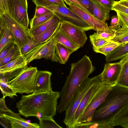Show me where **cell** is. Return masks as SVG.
<instances>
[{
  "instance_id": "27",
  "label": "cell",
  "mask_w": 128,
  "mask_h": 128,
  "mask_svg": "<svg viewBox=\"0 0 128 128\" xmlns=\"http://www.w3.org/2000/svg\"><path fill=\"white\" fill-rule=\"evenodd\" d=\"M112 122L91 121L77 123L75 128H113Z\"/></svg>"
},
{
  "instance_id": "52",
  "label": "cell",
  "mask_w": 128,
  "mask_h": 128,
  "mask_svg": "<svg viewBox=\"0 0 128 128\" xmlns=\"http://www.w3.org/2000/svg\"><path fill=\"white\" fill-rule=\"evenodd\" d=\"M127 0L128 2V0Z\"/></svg>"
},
{
  "instance_id": "40",
  "label": "cell",
  "mask_w": 128,
  "mask_h": 128,
  "mask_svg": "<svg viewBox=\"0 0 128 128\" xmlns=\"http://www.w3.org/2000/svg\"><path fill=\"white\" fill-rule=\"evenodd\" d=\"M116 13L117 16L118 18L120 26H124L128 28V16L126 15L117 11H115Z\"/></svg>"
},
{
  "instance_id": "23",
  "label": "cell",
  "mask_w": 128,
  "mask_h": 128,
  "mask_svg": "<svg viewBox=\"0 0 128 128\" xmlns=\"http://www.w3.org/2000/svg\"><path fill=\"white\" fill-rule=\"evenodd\" d=\"M112 122L114 126H120L128 128V104L115 116Z\"/></svg>"
},
{
  "instance_id": "4",
  "label": "cell",
  "mask_w": 128,
  "mask_h": 128,
  "mask_svg": "<svg viewBox=\"0 0 128 128\" xmlns=\"http://www.w3.org/2000/svg\"><path fill=\"white\" fill-rule=\"evenodd\" d=\"M100 82V74L92 78H88L83 82L65 110L63 122L67 128H75V114L82 99L93 85Z\"/></svg>"
},
{
  "instance_id": "24",
  "label": "cell",
  "mask_w": 128,
  "mask_h": 128,
  "mask_svg": "<svg viewBox=\"0 0 128 128\" xmlns=\"http://www.w3.org/2000/svg\"><path fill=\"white\" fill-rule=\"evenodd\" d=\"M52 38L55 39L56 42L60 43L74 51L80 48L73 43L59 28Z\"/></svg>"
},
{
  "instance_id": "28",
  "label": "cell",
  "mask_w": 128,
  "mask_h": 128,
  "mask_svg": "<svg viewBox=\"0 0 128 128\" xmlns=\"http://www.w3.org/2000/svg\"><path fill=\"white\" fill-rule=\"evenodd\" d=\"M21 56H22L20 48L16 43L10 51L0 62V67L12 61Z\"/></svg>"
},
{
  "instance_id": "35",
  "label": "cell",
  "mask_w": 128,
  "mask_h": 128,
  "mask_svg": "<svg viewBox=\"0 0 128 128\" xmlns=\"http://www.w3.org/2000/svg\"><path fill=\"white\" fill-rule=\"evenodd\" d=\"M0 87L3 97L8 96L12 98L14 96H17V93L9 86L8 82L0 80Z\"/></svg>"
},
{
  "instance_id": "31",
  "label": "cell",
  "mask_w": 128,
  "mask_h": 128,
  "mask_svg": "<svg viewBox=\"0 0 128 128\" xmlns=\"http://www.w3.org/2000/svg\"><path fill=\"white\" fill-rule=\"evenodd\" d=\"M120 44L109 41L102 46L93 49L96 52L102 54L106 56L110 53Z\"/></svg>"
},
{
  "instance_id": "49",
  "label": "cell",
  "mask_w": 128,
  "mask_h": 128,
  "mask_svg": "<svg viewBox=\"0 0 128 128\" xmlns=\"http://www.w3.org/2000/svg\"><path fill=\"white\" fill-rule=\"evenodd\" d=\"M63 0L68 6L72 3L78 5L88 12L86 9L80 3L78 0Z\"/></svg>"
},
{
  "instance_id": "17",
  "label": "cell",
  "mask_w": 128,
  "mask_h": 128,
  "mask_svg": "<svg viewBox=\"0 0 128 128\" xmlns=\"http://www.w3.org/2000/svg\"><path fill=\"white\" fill-rule=\"evenodd\" d=\"M94 14V16L104 22L110 19V10L103 5L98 0H90Z\"/></svg>"
},
{
  "instance_id": "32",
  "label": "cell",
  "mask_w": 128,
  "mask_h": 128,
  "mask_svg": "<svg viewBox=\"0 0 128 128\" xmlns=\"http://www.w3.org/2000/svg\"><path fill=\"white\" fill-rule=\"evenodd\" d=\"M54 15L52 12L38 16L33 17L30 22V30L44 23L50 19Z\"/></svg>"
},
{
  "instance_id": "21",
  "label": "cell",
  "mask_w": 128,
  "mask_h": 128,
  "mask_svg": "<svg viewBox=\"0 0 128 128\" xmlns=\"http://www.w3.org/2000/svg\"><path fill=\"white\" fill-rule=\"evenodd\" d=\"M128 54V42L120 44L106 56V61L109 62L122 59Z\"/></svg>"
},
{
  "instance_id": "22",
  "label": "cell",
  "mask_w": 128,
  "mask_h": 128,
  "mask_svg": "<svg viewBox=\"0 0 128 128\" xmlns=\"http://www.w3.org/2000/svg\"><path fill=\"white\" fill-rule=\"evenodd\" d=\"M56 53L58 62L65 64L70 55L74 51L59 43L56 42L55 47Z\"/></svg>"
},
{
  "instance_id": "6",
  "label": "cell",
  "mask_w": 128,
  "mask_h": 128,
  "mask_svg": "<svg viewBox=\"0 0 128 128\" xmlns=\"http://www.w3.org/2000/svg\"><path fill=\"white\" fill-rule=\"evenodd\" d=\"M116 85V84L108 85L100 82L95 94L77 124L91 122L96 109L104 102L109 93Z\"/></svg>"
},
{
  "instance_id": "36",
  "label": "cell",
  "mask_w": 128,
  "mask_h": 128,
  "mask_svg": "<svg viewBox=\"0 0 128 128\" xmlns=\"http://www.w3.org/2000/svg\"><path fill=\"white\" fill-rule=\"evenodd\" d=\"M23 68L14 71L0 73V80L5 82H8L18 75Z\"/></svg>"
},
{
  "instance_id": "14",
  "label": "cell",
  "mask_w": 128,
  "mask_h": 128,
  "mask_svg": "<svg viewBox=\"0 0 128 128\" xmlns=\"http://www.w3.org/2000/svg\"><path fill=\"white\" fill-rule=\"evenodd\" d=\"M52 74L51 72L48 71L38 70L33 93H36L52 90L51 80Z\"/></svg>"
},
{
  "instance_id": "1",
  "label": "cell",
  "mask_w": 128,
  "mask_h": 128,
  "mask_svg": "<svg viewBox=\"0 0 128 128\" xmlns=\"http://www.w3.org/2000/svg\"><path fill=\"white\" fill-rule=\"evenodd\" d=\"M60 96V92L52 90L22 95L16 106L21 115L26 118H52L56 114L58 100Z\"/></svg>"
},
{
  "instance_id": "7",
  "label": "cell",
  "mask_w": 128,
  "mask_h": 128,
  "mask_svg": "<svg viewBox=\"0 0 128 128\" xmlns=\"http://www.w3.org/2000/svg\"><path fill=\"white\" fill-rule=\"evenodd\" d=\"M0 17L13 34L16 43L20 49L27 42L28 36L32 35L30 29L18 22L9 13L0 14Z\"/></svg>"
},
{
  "instance_id": "45",
  "label": "cell",
  "mask_w": 128,
  "mask_h": 128,
  "mask_svg": "<svg viewBox=\"0 0 128 128\" xmlns=\"http://www.w3.org/2000/svg\"><path fill=\"white\" fill-rule=\"evenodd\" d=\"M78 0L90 14L94 16L93 9L90 0Z\"/></svg>"
},
{
  "instance_id": "5",
  "label": "cell",
  "mask_w": 128,
  "mask_h": 128,
  "mask_svg": "<svg viewBox=\"0 0 128 128\" xmlns=\"http://www.w3.org/2000/svg\"><path fill=\"white\" fill-rule=\"evenodd\" d=\"M38 71L36 67L26 66L16 77L7 82L17 93L29 94L34 92Z\"/></svg>"
},
{
  "instance_id": "26",
  "label": "cell",
  "mask_w": 128,
  "mask_h": 128,
  "mask_svg": "<svg viewBox=\"0 0 128 128\" xmlns=\"http://www.w3.org/2000/svg\"><path fill=\"white\" fill-rule=\"evenodd\" d=\"M60 22L59 18L54 14L49 20L40 26L30 30L32 36L41 33L52 25Z\"/></svg>"
},
{
  "instance_id": "3",
  "label": "cell",
  "mask_w": 128,
  "mask_h": 128,
  "mask_svg": "<svg viewBox=\"0 0 128 128\" xmlns=\"http://www.w3.org/2000/svg\"><path fill=\"white\" fill-rule=\"evenodd\" d=\"M128 104V88L116 85L96 110L92 121L112 122L115 116Z\"/></svg>"
},
{
  "instance_id": "18",
  "label": "cell",
  "mask_w": 128,
  "mask_h": 128,
  "mask_svg": "<svg viewBox=\"0 0 128 128\" xmlns=\"http://www.w3.org/2000/svg\"><path fill=\"white\" fill-rule=\"evenodd\" d=\"M28 64L24 56H21L0 67V73H3L23 68Z\"/></svg>"
},
{
  "instance_id": "33",
  "label": "cell",
  "mask_w": 128,
  "mask_h": 128,
  "mask_svg": "<svg viewBox=\"0 0 128 128\" xmlns=\"http://www.w3.org/2000/svg\"><path fill=\"white\" fill-rule=\"evenodd\" d=\"M39 120L40 128H62L52 118H41Z\"/></svg>"
},
{
  "instance_id": "15",
  "label": "cell",
  "mask_w": 128,
  "mask_h": 128,
  "mask_svg": "<svg viewBox=\"0 0 128 128\" xmlns=\"http://www.w3.org/2000/svg\"><path fill=\"white\" fill-rule=\"evenodd\" d=\"M100 82L93 85L82 99L76 110L75 114V121L76 125L78 120L86 108L95 94L98 88Z\"/></svg>"
},
{
  "instance_id": "51",
  "label": "cell",
  "mask_w": 128,
  "mask_h": 128,
  "mask_svg": "<svg viewBox=\"0 0 128 128\" xmlns=\"http://www.w3.org/2000/svg\"><path fill=\"white\" fill-rule=\"evenodd\" d=\"M22 3L26 8H28V4L27 0H21Z\"/></svg>"
},
{
  "instance_id": "43",
  "label": "cell",
  "mask_w": 128,
  "mask_h": 128,
  "mask_svg": "<svg viewBox=\"0 0 128 128\" xmlns=\"http://www.w3.org/2000/svg\"><path fill=\"white\" fill-rule=\"evenodd\" d=\"M50 12H51L49 10L44 7L40 6H36L35 14L34 17L39 16Z\"/></svg>"
},
{
  "instance_id": "2",
  "label": "cell",
  "mask_w": 128,
  "mask_h": 128,
  "mask_svg": "<svg viewBox=\"0 0 128 128\" xmlns=\"http://www.w3.org/2000/svg\"><path fill=\"white\" fill-rule=\"evenodd\" d=\"M95 70L89 57L86 55L78 62L71 64L70 74L60 92L61 98L57 106L58 112L65 111L81 85Z\"/></svg>"
},
{
  "instance_id": "9",
  "label": "cell",
  "mask_w": 128,
  "mask_h": 128,
  "mask_svg": "<svg viewBox=\"0 0 128 128\" xmlns=\"http://www.w3.org/2000/svg\"><path fill=\"white\" fill-rule=\"evenodd\" d=\"M56 42L55 39L52 38L24 56L28 64L34 60L42 58L58 62L56 53Z\"/></svg>"
},
{
  "instance_id": "44",
  "label": "cell",
  "mask_w": 128,
  "mask_h": 128,
  "mask_svg": "<svg viewBox=\"0 0 128 128\" xmlns=\"http://www.w3.org/2000/svg\"><path fill=\"white\" fill-rule=\"evenodd\" d=\"M6 13H9L8 0H0V14Z\"/></svg>"
},
{
  "instance_id": "12",
  "label": "cell",
  "mask_w": 128,
  "mask_h": 128,
  "mask_svg": "<svg viewBox=\"0 0 128 128\" xmlns=\"http://www.w3.org/2000/svg\"><path fill=\"white\" fill-rule=\"evenodd\" d=\"M9 14L17 21L28 28L29 20L28 9L21 0H8Z\"/></svg>"
},
{
  "instance_id": "29",
  "label": "cell",
  "mask_w": 128,
  "mask_h": 128,
  "mask_svg": "<svg viewBox=\"0 0 128 128\" xmlns=\"http://www.w3.org/2000/svg\"><path fill=\"white\" fill-rule=\"evenodd\" d=\"M4 24L5 26L4 30L0 34V52L9 43L12 42H15L13 34Z\"/></svg>"
},
{
  "instance_id": "48",
  "label": "cell",
  "mask_w": 128,
  "mask_h": 128,
  "mask_svg": "<svg viewBox=\"0 0 128 128\" xmlns=\"http://www.w3.org/2000/svg\"><path fill=\"white\" fill-rule=\"evenodd\" d=\"M0 123L4 128H12L11 123L9 120L6 118L0 116Z\"/></svg>"
},
{
  "instance_id": "11",
  "label": "cell",
  "mask_w": 128,
  "mask_h": 128,
  "mask_svg": "<svg viewBox=\"0 0 128 128\" xmlns=\"http://www.w3.org/2000/svg\"><path fill=\"white\" fill-rule=\"evenodd\" d=\"M68 6L70 9L91 26L92 30L96 32L112 30L110 29L106 22H104L98 20L78 5L72 3Z\"/></svg>"
},
{
  "instance_id": "25",
  "label": "cell",
  "mask_w": 128,
  "mask_h": 128,
  "mask_svg": "<svg viewBox=\"0 0 128 128\" xmlns=\"http://www.w3.org/2000/svg\"><path fill=\"white\" fill-rule=\"evenodd\" d=\"M115 32L114 36L109 40L119 44L128 42V28L121 26Z\"/></svg>"
},
{
  "instance_id": "19",
  "label": "cell",
  "mask_w": 128,
  "mask_h": 128,
  "mask_svg": "<svg viewBox=\"0 0 128 128\" xmlns=\"http://www.w3.org/2000/svg\"><path fill=\"white\" fill-rule=\"evenodd\" d=\"M122 67L116 85L128 88V54L120 61Z\"/></svg>"
},
{
  "instance_id": "46",
  "label": "cell",
  "mask_w": 128,
  "mask_h": 128,
  "mask_svg": "<svg viewBox=\"0 0 128 128\" xmlns=\"http://www.w3.org/2000/svg\"><path fill=\"white\" fill-rule=\"evenodd\" d=\"M12 111L6 106L5 103V98L3 97L0 99V114L10 112Z\"/></svg>"
},
{
  "instance_id": "38",
  "label": "cell",
  "mask_w": 128,
  "mask_h": 128,
  "mask_svg": "<svg viewBox=\"0 0 128 128\" xmlns=\"http://www.w3.org/2000/svg\"><path fill=\"white\" fill-rule=\"evenodd\" d=\"M90 42L92 46L93 49L100 47L108 41L104 39L97 38L93 34L90 35Z\"/></svg>"
},
{
  "instance_id": "39",
  "label": "cell",
  "mask_w": 128,
  "mask_h": 128,
  "mask_svg": "<svg viewBox=\"0 0 128 128\" xmlns=\"http://www.w3.org/2000/svg\"><path fill=\"white\" fill-rule=\"evenodd\" d=\"M111 18L110 26H109V27L110 30L115 32L121 27L118 18L117 16L114 15L112 16Z\"/></svg>"
},
{
  "instance_id": "13",
  "label": "cell",
  "mask_w": 128,
  "mask_h": 128,
  "mask_svg": "<svg viewBox=\"0 0 128 128\" xmlns=\"http://www.w3.org/2000/svg\"><path fill=\"white\" fill-rule=\"evenodd\" d=\"M122 67L120 61L105 64L104 70L100 74L101 82L107 85L116 84L119 77Z\"/></svg>"
},
{
  "instance_id": "37",
  "label": "cell",
  "mask_w": 128,
  "mask_h": 128,
  "mask_svg": "<svg viewBox=\"0 0 128 128\" xmlns=\"http://www.w3.org/2000/svg\"><path fill=\"white\" fill-rule=\"evenodd\" d=\"M96 32L93 34L96 37L104 39L108 41L114 36L115 32L112 30L110 31L100 30Z\"/></svg>"
},
{
  "instance_id": "42",
  "label": "cell",
  "mask_w": 128,
  "mask_h": 128,
  "mask_svg": "<svg viewBox=\"0 0 128 128\" xmlns=\"http://www.w3.org/2000/svg\"><path fill=\"white\" fill-rule=\"evenodd\" d=\"M112 10L120 12L128 16V8L118 4L116 1Z\"/></svg>"
},
{
  "instance_id": "47",
  "label": "cell",
  "mask_w": 128,
  "mask_h": 128,
  "mask_svg": "<svg viewBox=\"0 0 128 128\" xmlns=\"http://www.w3.org/2000/svg\"><path fill=\"white\" fill-rule=\"evenodd\" d=\"M106 8L112 10L116 1L114 0H98Z\"/></svg>"
},
{
  "instance_id": "41",
  "label": "cell",
  "mask_w": 128,
  "mask_h": 128,
  "mask_svg": "<svg viewBox=\"0 0 128 128\" xmlns=\"http://www.w3.org/2000/svg\"><path fill=\"white\" fill-rule=\"evenodd\" d=\"M16 43L15 42H12L7 45L0 52V62L9 53Z\"/></svg>"
},
{
  "instance_id": "10",
  "label": "cell",
  "mask_w": 128,
  "mask_h": 128,
  "mask_svg": "<svg viewBox=\"0 0 128 128\" xmlns=\"http://www.w3.org/2000/svg\"><path fill=\"white\" fill-rule=\"evenodd\" d=\"M59 29L73 43L80 48L83 46L87 39L84 31L68 22H60Z\"/></svg>"
},
{
  "instance_id": "16",
  "label": "cell",
  "mask_w": 128,
  "mask_h": 128,
  "mask_svg": "<svg viewBox=\"0 0 128 128\" xmlns=\"http://www.w3.org/2000/svg\"><path fill=\"white\" fill-rule=\"evenodd\" d=\"M12 115L5 114H0L1 116L4 117L10 122L12 128H40L39 125L36 123L28 122L22 118L19 112Z\"/></svg>"
},
{
  "instance_id": "8",
  "label": "cell",
  "mask_w": 128,
  "mask_h": 128,
  "mask_svg": "<svg viewBox=\"0 0 128 128\" xmlns=\"http://www.w3.org/2000/svg\"><path fill=\"white\" fill-rule=\"evenodd\" d=\"M44 7L56 16L60 22L64 21L68 22L84 31L92 29L91 26L67 7L53 4Z\"/></svg>"
},
{
  "instance_id": "20",
  "label": "cell",
  "mask_w": 128,
  "mask_h": 128,
  "mask_svg": "<svg viewBox=\"0 0 128 128\" xmlns=\"http://www.w3.org/2000/svg\"><path fill=\"white\" fill-rule=\"evenodd\" d=\"M60 22L56 23L39 34L32 36L34 40L37 43H42L49 40L59 28Z\"/></svg>"
},
{
  "instance_id": "34",
  "label": "cell",
  "mask_w": 128,
  "mask_h": 128,
  "mask_svg": "<svg viewBox=\"0 0 128 128\" xmlns=\"http://www.w3.org/2000/svg\"><path fill=\"white\" fill-rule=\"evenodd\" d=\"M36 6L45 7L53 4L67 7L63 0H31Z\"/></svg>"
},
{
  "instance_id": "50",
  "label": "cell",
  "mask_w": 128,
  "mask_h": 128,
  "mask_svg": "<svg viewBox=\"0 0 128 128\" xmlns=\"http://www.w3.org/2000/svg\"><path fill=\"white\" fill-rule=\"evenodd\" d=\"M116 2L118 4L128 8V2L126 0H120L116 1Z\"/></svg>"
},
{
  "instance_id": "30",
  "label": "cell",
  "mask_w": 128,
  "mask_h": 128,
  "mask_svg": "<svg viewBox=\"0 0 128 128\" xmlns=\"http://www.w3.org/2000/svg\"><path fill=\"white\" fill-rule=\"evenodd\" d=\"M42 44L36 42L34 40L32 36L29 35L27 42L20 49L22 55L25 56Z\"/></svg>"
}]
</instances>
